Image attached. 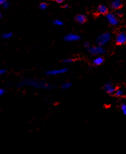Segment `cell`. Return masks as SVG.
Returning a JSON list of instances; mask_svg holds the SVG:
<instances>
[{"mask_svg":"<svg viewBox=\"0 0 126 154\" xmlns=\"http://www.w3.org/2000/svg\"><path fill=\"white\" fill-rule=\"evenodd\" d=\"M19 87H22V86H31V87H35V88L42 89H51L53 88V86L51 84L46 83V82L42 80H38L33 79V78H24L22 80L19 82L18 85Z\"/></svg>","mask_w":126,"mask_h":154,"instance_id":"obj_1","label":"cell"},{"mask_svg":"<svg viewBox=\"0 0 126 154\" xmlns=\"http://www.w3.org/2000/svg\"><path fill=\"white\" fill-rule=\"evenodd\" d=\"M111 35L109 32L103 33L100 34L96 39V42L97 45L100 46H105L106 44H108L109 41L111 40Z\"/></svg>","mask_w":126,"mask_h":154,"instance_id":"obj_2","label":"cell"},{"mask_svg":"<svg viewBox=\"0 0 126 154\" xmlns=\"http://www.w3.org/2000/svg\"><path fill=\"white\" fill-rule=\"evenodd\" d=\"M88 51L91 55H94V56H97V55H101L105 53L106 50L103 48V46H90L88 49Z\"/></svg>","mask_w":126,"mask_h":154,"instance_id":"obj_3","label":"cell"},{"mask_svg":"<svg viewBox=\"0 0 126 154\" xmlns=\"http://www.w3.org/2000/svg\"><path fill=\"white\" fill-rule=\"evenodd\" d=\"M106 16L107 21H108L110 25L112 26H116L119 25V21L115 14L113 13H108L107 14H106Z\"/></svg>","mask_w":126,"mask_h":154,"instance_id":"obj_4","label":"cell"},{"mask_svg":"<svg viewBox=\"0 0 126 154\" xmlns=\"http://www.w3.org/2000/svg\"><path fill=\"white\" fill-rule=\"evenodd\" d=\"M68 69L67 68H62V69H56V70H49L46 72V75L49 76H56V75H62V74L65 73L67 72Z\"/></svg>","mask_w":126,"mask_h":154,"instance_id":"obj_5","label":"cell"},{"mask_svg":"<svg viewBox=\"0 0 126 154\" xmlns=\"http://www.w3.org/2000/svg\"><path fill=\"white\" fill-rule=\"evenodd\" d=\"M116 43L119 45H122L126 42V34L124 32H120L116 35L115 38Z\"/></svg>","mask_w":126,"mask_h":154,"instance_id":"obj_6","label":"cell"},{"mask_svg":"<svg viewBox=\"0 0 126 154\" xmlns=\"http://www.w3.org/2000/svg\"><path fill=\"white\" fill-rule=\"evenodd\" d=\"M81 37L75 34H69L64 37L66 42H76L80 40Z\"/></svg>","mask_w":126,"mask_h":154,"instance_id":"obj_7","label":"cell"},{"mask_svg":"<svg viewBox=\"0 0 126 154\" xmlns=\"http://www.w3.org/2000/svg\"><path fill=\"white\" fill-rule=\"evenodd\" d=\"M103 88H104V91L108 94H110V95H112V94L115 93V91H116L115 87H114V86L111 83H106L104 86V87H103Z\"/></svg>","mask_w":126,"mask_h":154,"instance_id":"obj_8","label":"cell"},{"mask_svg":"<svg viewBox=\"0 0 126 154\" xmlns=\"http://www.w3.org/2000/svg\"><path fill=\"white\" fill-rule=\"evenodd\" d=\"M111 8L114 10H119L122 6V2L121 0H113L111 3Z\"/></svg>","mask_w":126,"mask_h":154,"instance_id":"obj_9","label":"cell"},{"mask_svg":"<svg viewBox=\"0 0 126 154\" xmlns=\"http://www.w3.org/2000/svg\"><path fill=\"white\" fill-rule=\"evenodd\" d=\"M97 12L99 14H102V15H106L108 13V9L105 5H100L98 6Z\"/></svg>","mask_w":126,"mask_h":154,"instance_id":"obj_10","label":"cell"},{"mask_svg":"<svg viewBox=\"0 0 126 154\" xmlns=\"http://www.w3.org/2000/svg\"><path fill=\"white\" fill-rule=\"evenodd\" d=\"M75 21L79 24H83L87 21V17L84 14H78L75 18Z\"/></svg>","mask_w":126,"mask_h":154,"instance_id":"obj_11","label":"cell"},{"mask_svg":"<svg viewBox=\"0 0 126 154\" xmlns=\"http://www.w3.org/2000/svg\"><path fill=\"white\" fill-rule=\"evenodd\" d=\"M104 61V58L100 56L94 58L92 61V64L94 65V66H100L101 64H103Z\"/></svg>","mask_w":126,"mask_h":154,"instance_id":"obj_12","label":"cell"},{"mask_svg":"<svg viewBox=\"0 0 126 154\" xmlns=\"http://www.w3.org/2000/svg\"><path fill=\"white\" fill-rule=\"evenodd\" d=\"M71 86H72V84H71V82H64V83H63V84L62 85V88L63 89H68L71 88Z\"/></svg>","mask_w":126,"mask_h":154,"instance_id":"obj_13","label":"cell"},{"mask_svg":"<svg viewBox=\"0 0 126 154\" xmlns=\"http://www.w3.org/2000/svg\"><path fill=\"white\" fill-rule=\"evenodd\" d=\"M3 38H5V39H9V38H11L12 37V34L11 32H6L4 33L2 35Z\"/></svg>","mask_w":126,"mask_h":154,"instance_id":"obj_14","label":"cell"},{"mask_svg":"<svg viewBox=\"0 0 126 154\" xmlns=\"http://www.w3.org/2000/svg\"><path fill=\"white\" fill-rule=\"evenodd\" d=\"M47 3H46V2H43V3H41L39 5V8L40 9H41V10H46V9L47 8Z\"/></svg>","mask_w":126,"mask_h":154,"instance_id":"obj_15","label":"cell"},{"mask_svg":"<svg viewBox=\"0 0 126 154\" xmlns=\"http://www.w3.org/2000/svg\"><path fill=\"white\" fill-rule=\"evenodd\" d=\"M53 23L56 26H62L63 25V22L60 19H56L53 21Z\"/></svg>","mask_w":126,"mask_h":154,"instance_id":"obj_16","label":"cell"},{"mask_svg":"<svg viewBox=\"0 0 126 154\" xmlns=\"http://www.w3.org/2000/svg\"><path fill=\"white\" fill-rule=\"evenodd\" d=\"M115 94L116 96L120 97V96H123V95H124V91L121 89H118V90H116V91H115Z\"/></svg>","mask_w":126,"mask_h":154,"instance_id":"obj_17","label":"cell"},{"mask_svg":"<svg viewBox=\"0 0 126 154\" xmlns=\"http://www.w3.org/2000/svg\"><path fill=\"white\" fill-rule=\"evenodd\" d=\"M74 60L72 58H65V59L63 60V62L66 64H69V63H72V62H74Z\"/></svg>","mask_w":126,"mask_h":154,"instance_id":"obj_18","label":"cell"},{"mask_svg":"<svg viewBox=\"0 0 126 154\" xmlns=\"http://www.w3.org/2000/svg\"><path fill=\"white\" fill-rule=\"evenodd\" d=\"M121 111L122 112L123 114L126 115V104L123 103L121 105Z\"/></svg>","mask_w":126,"mask_h":154,"instance_id":"obj_19","label":"cell"},{"mask_svg":"<svg viewBox=\"0 0 126 154\" xmlns=\"http://www.w3.org/2000/svg\"><path fill=\"white\" fill-rule=\"evenodd\" d=\"M9 6H10V3H9L8 1H5V2L2 5L3 8V9H8V8L9 7Z\"/></svg>","mask_w":126,"mask_h":154,"instance_id":"obj_20","label":"cell"},{"mask_svg":"<svg viewBox=\"0 0 126 154\" xmlns=\"http://www.w3.org/2000/svg\"><path fill=\"white\" fill-rule=\"evenodd\" d=\"M90 44L89 42H85V43H84V47L85 48L88 49V48L90 47Z\"/></svg>","mask_w":126,"mask_h":154,"instance_id":"obj_21","label":"cell"},{"mask_svg":"<svg viewBox=\"0 0 126 154\" xmlns=\"http://www.w3.org/2000/svg\"><path fill=\"white\" fill-rule=\"evenodd\" d=\"M5 72H6V70H3V69L0 70V76H1L2 75H3L4 73H5Z\"/></svg>","mask_w":126,"mask_h":154,"instance_id":"obj_22","label":"cell"},{"mask_svg":"<svg viewBox=\"0 0 126 154\" xmlns=\"http://www.w3.org/2000/svg\"><path fill=\"white\" fill-rule=\"evenodd\" d=\"M5 91L3 89H0V96H2V95H4Z\"/></svg>","mask_w":126,"mask_h":154,"instance_id":"obj_23","label":"cell"},{"mask_svg":"<svg viewBox=\"0 0 126 154\" xmlns=\"http://www.w3.org/2000/svg\"><path fill=\"white\" fill-rule=\"evenodd\" d=\"M116 15L119 16H121L122 15V12L121 11H117L116 12Z\"/></svg>","mask_w":126,"mask_h":154,"instance_id":"obj_24","label":"cell"},{"mask_svg":"<svg viewBox=\"0 0 126 154\" xmlns=\"http://www.w3.org/2000/svg\"><path fill=\"white\" fill-rule=\"evenodd\" d=\"M54 1H55L56 3H62L64 0H54Z\"/></svg>","mask_w":126,"mask_h":154,"instance_id":"obj_25","label":"cell"},{"mask_svg":"<svg viewBox=\"0 0 126 154\" xmlns=\"http://www.w3.org/2000/svg\"><path fill=\"white\" fill-rule=\"evenodd\" d=\"M6 0H0V5H2Z\"/></svg>","mask_w":126,"mask_h":154,"instance_id":"obj_26","label":"cell"},{"mask_svg":"<svg viewBox=\"0 0 126 154\" xmlns=\"http://www.w3.org/2000/svg\"><path fill=\"white\" fill-rule=\"evenodd\" d=\"M69 7V6L68 5H65V6H64L65 9H68Z\"/></svg>","mask_w":126,"mask_h":154,"instance_id":"obj_27","label":"cell"},{"mask_svg":"<svg viewBox=\"0 0 126 154\" xmlns=\"http://www.w3.org/2000/svg\"><path fill=\"white\" fill-rule=\"evenodd\" d=\"M1 16H2V15H1V13L0 12V19H1Z\"/></svg>","mask_w":126,"mask_h":154,"instance_id":"obj_28","label":"cell"}]
</instances>
